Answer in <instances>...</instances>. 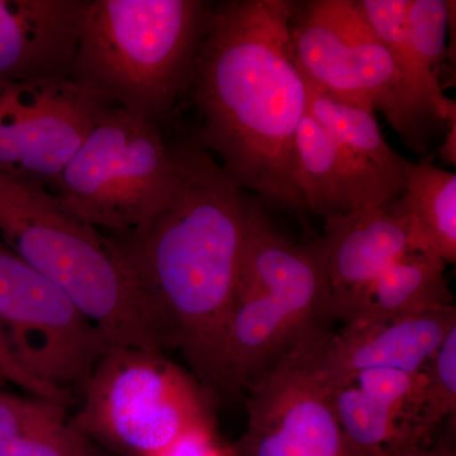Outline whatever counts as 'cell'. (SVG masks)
Returning <instances> with one entry per match:
<instances>
[{
	"label": "cell",
	"mask_w": 456,
	"mask_h": 456,
	"mask_svg": "<svg viewBox=\"0 0 456 456\" xmlns=\"http://www.w3.org/2000/svg\"><path fill=\"white\" fill-rule=\"evenodd\" d=\"M392 456H446L440 454V452H425L422 446H416V448H410L398 452V454Z\"/></svg>",
	"instance_id": "83f0119b"
},
{
	"label": "cell",
	"mask_w": 456,
	"mask_h": 456,
	"mask_svg": "<svg viewBox=\"0 0 456 456\" xmlns=\"http://www.w3.org/2000/svg\"><path fill=\"white\" fill-rule=\"evenodd\" d=\"M0 384H2V382H0Z\"/></svg>",
	"instance_id": "f1b7e54d"
},
{
	"label": "cell",
	"mask_w": 456,
	"mask_h": 456,
	"mask_svg": "<svg viewBox=\"0 0 456 456\" xmlns=\"http://www.w3.org/2000/svg\"><path fill=\"white\" fill-rule=\"evenodd\" d=\"M0 241L59 287L110 346L167 350L110 240L69 212L46 185L0 173Z\"/></svg>",
	"instance_id": "3957f363"
},
{
	"label": "cell",
	"mask_w": 456,
	"mask_h": 456,
	"mask_svg": "<svg viewBox=\"0 0 456 456\" xmlns=\"http://www.w3.org/2000/svg\"><path fill=\"white\" fill-rule=\"evenodd\" d=\"M314 245L329 281L330 317L344 323L375 281L413 250L397 200L326 217L325 233Z\"/></svg>",
	"instance_id": "7c38bea8"
},
{
	"label": "cell",
	"mask_w": 456,
	"mask_h": 456,
	"mask_svg": "<svg viewBox=\"0 0 456 456\" xmlns=\"http://www.w3.org/2000/svg\"><path fill=\"white\" fill-rule=\"evenodd\" d=\"M212 3L89 0L70 79L164 126L188 95Z\"/></svg>",
	"instance_id": "277c9868"
},
{
	"label": "cell",
	"mask_w": 456,
	"mask_h": 456,
	"mask_svg": "<svg viewBox=\"0 0 456 456\" xmlns=\"http://www.w3.org/2000/svg\"><path fill=\"white\" fill-rule=\"evenodd\" d=\"M410 0H356L369 25L383 41L407 83L436 112L444 125L456 116V102L432 84L408 41L406 16Z\"/></svg>",
	"instance_id": "44dd1931"
},
{
	"label": "cell",
	"mask_w": 456,
	"mask_h": 456,
	"mask_svg": "<svg viewBox=\"0 0 456 456\" xmlns=\"http://www.w3.org/2000/svg\"><path fill=\"white\" fill-rule=\"evenodd\" d=\"M426 377L419 435L422 443L456 413V326L450 330L443 344L424 369Z\"/></svg>",
	"instance_id": "603a6c76"
},
{
	"label": "cell",
	"mask_w": 456,
	"mask_h": 456,
	"mask_svg": "<svg viewBox=\"0 0 456 456\" xmlns=\"http://www.w3.org/2000/svg\"><path fill=\"white\" fill-rule=\"evenodd\" d=\"M66 408L0 391V456H97Z\"/></svg>",
	"instance_id": "ac0fdd59"
},
{
	"label": "cell",
	"mask_w": 456,
	"mask_h": 456,
	"mask_svg": "<svg viewBox=\"0 0 456 456\" xmlns=\"http://www.w3.org/2000/svg\"><path fill=\"white\" fill-rule=\"evenodd\" d=\"M289 32L305 84L341 103L379 110L408 149L428 156L445 125L404 79L356 0H294Z\"/></svg>",
	"instance_id": "5b68a950"
},
{
	"label": "cell",
	"mask_w": 456,
	"mask_h": 456,
	"mask_svg": "<svg viewBox=\"0 0 456 456\" xmlns=\"http://www.w3.org/2000/svg\"><path fill=\"white\" fill-rule=\"evenodd\" d=\"M307 86V112L351 159L399 197L406 184V159L384 139L373 113L341 103Z\"/></svg>",
	"instance_id": "d6986e66"
},
{
	"label": "cell",
	"mask_w": 456,
	"mask_h": 456,
	"mask_svg": "<svg viewBox=\"0 0 456 456\" xmlns=\"http://www.w3.org/2000/svg\"><path fill=\"white\" fill-rule=\"evenodd\" d=\"M241 456H354L298 345L251 384Z\"/></svg>",
	"instance_id": "30bf717a"
},
{
	"label": "cell",
	"mask_w": 456,
	"mask_h": 456,
	"mask_svg": "<svg viewBox=\"0 0 456 456\" xmlns=\"http://www.w3.org/2000/svg\"><path fill=\"white\" fill-rule=\"evenodd\" d=\"M413 250L456 261V174L434 164V156L406 164V184L397 198Z\"/></svg>",
	"instance_id": "e0dca14e"
},
{
	"label": "cell",
	"mask_w": 456,
	"mask_h": 456,
	"mask_svg": "<svg viewBox=\"0 0 456 456\" xmlns=\"http://www.w3.org/2000/svg\"><path fill=\"white\" fill-rule=\"evenodd\" d=\"M455 326L454 305L375 325L344 326L338 334L321 329L298 346L318 382L347 383L373 369L424 371Z\"/></svg>",
	"instance_id": "8fae6325"
},
{
	"label": "cell",
	"mask_w": 456,
	"mask_h": 456,
	"mask_svg": "<svg viewBox=\"0 0 456 456\" xmlns=\"http://www.w3.org/2000/svg\"><path fill=\"white\" fill-rule=\"evenodd\" d=\"M320 384L354 456H392L422 446L412 425L360 391L355 384Z\"/></svg>",
	"instance_id": "ffe728a7"
},
{
	"label": "cell",
	"mask_w": 456,
	"mask_h": 456,
	"mask_svg": "<svg viewBox=\"0 0 456 456\" xmlns=\"http://www.w3.org/2000/svg\"><path fill=\"white\" fill-rule=\"evenodd\" d=\"M248 294H265L308 325L331 320L329 281L316 245L290 241L251 198L237 298Z\"/></svg>",
	"instance_id": "4fadbf2b"
},
{
	"label": "cell",
	"mask_w": 456,
	"mask_h": 456,
	"mask_svg": "<svg viewBox=\"0 0 456 456\" xmlns=\"http://www.w3.org/2000/svg\"><path fill=\"white\" fill-rule=\"evenodd\" d=\"M425 380L424 371L410 373L398 369H373L356 375L350 382L355 384L369 397L379 402L412 425L422 443L419 435V419Z\"/></svg>",
	"instance_id": "cb8c5ba5"
},
{
	"label": "cell",
	"mask_w": 456,
	"mask_h": 456,
	"mask_svg": "<svg viewBox=\"0 0 456 456\" xmlns=\"http://www.w3.org/2000/svg\"><path fill=\"white\" fill-rule=\"evenodd\" d=\"M108 107L70 77L0 82V173L55 188Z\"/></svg>",
	"instance_id": "9c48e42d"
},
{
	"label": "cell",
	"mask_w": 456,
	"mask_h": 456,
	"mask_svg": "<svg viewBox=\"0 0 456 456\" xmlns=\"http://www.w3.org/2000/svg\"><path fill=\"white\" fill-rule=\"evenodd\" d=\"M178 176L176 142L164 126L110 106L57 179L69 212L108 235L150 220L167 203Z\"/></svg>",
	"instance_id": "8992f818"
},
{
	"label": "cell",
	"mask_w": 456,
	"mask_h": 456,
	"mask_svg": "<svg viewBox=\"0 0 456 456\" xmlns=\"http://www.w3.org/2000/svg\"><path fill=\"white\" fill-rule=\"evenodd\" d=\"M446 265L436 255L408 251L369 288L344 326L375 325L454 305Z\"/></svg>",
	"instance_id": "2e32d148"
},
{
	"label": "cell",
	"mask_w": 456,
	"mask_h": 456,
	"mask_svg": "<svg viewBox=\"0 0 456 456\" xmlns=\"http://www.w3.org/2000/svg\"><path fill=\"white\" fill-rule=\"evenodd\" d=\"M0 382L14 384L33 397L49 399L66 407L73 402V393L62 391L50 384L41 382L20 367L16 356L12 353L2 329H0Z\"/></svg>",
	"instance_id": "d4e9b609"
},
{
	"label": "cell",
	"mask_w": 456,
	"mask_h": 456,
	"mask_svg": "<svg viewBox=\"0 0 456 456\" xmlns=\"http://www.w3.org/2000/svg\"><path fill=\"white\" fill-rule=\"evenodd\" d=\"M444 137L441 145L437 149L441 160L448 167H455L456 165V116L452 117L445 123L443 132Z\"/></svg>",
	"instance_id": "4316f807"
},
{
	"label": "cell",
	"mask_w": 456,
	"mask_h": 456,
	"mask_svg": "<svg viewBox=\"0 0 456 456\" xmlns=\"http://www.w3.org/2000/svg\"><path fill=\"white\" fill-rule=\"evenodd\" d=\"M89 0H0V82L70 77Z\"/></svg>",
	"instance_id": "5bb4252c"
},
{
	"label": "cell",
	"mask_w": 456,
	"mask_h": 456,
	"mask_svg": "<svg viewBox=\"0 0 456 456\" xmlns=\"http://www.w3.org/2000/svg\"><path fill=\"white\" fill-rule=\"evenodd\" d=\"M149 456H228L221 448L213 425L200 426L180 436L167 448Z\"/></svg>",
	"instance_id": "484cf974"
},
{
	"label": "cell",
	"mask_w": 456,
	"mask_h": 456,
	"mask_svg": "<svg viewBox=\"0 0 456 456\" xmlns=\"http://www.w3.org/2000/svg\"><path fill=\"white\" fill-rule=\"evenodd\" d=\"M296 176L305 209L323 218L398 198L351 159L308 112L297 132Z\"/></svg>",
	"instance_id": "9a60e30c"
},
{
	"label": "cell",
	"mask_w": 456,
	"mask_h": 456,
	"mask_svg": "<svg viewBox=\"0 0 456 456\" xmlns=\"http://www.w3.org/2000/svg\"><path fill=\"white\" fill-rule=\"evenodd\" d=\"M173 193L139 227L107 235L131 273L167 349L209 392H226L224 347L235 310L248 196L193 140L176 142Z\"/></svg>",
	"instance_id": "6da1fadb"
},
{
	"label": "cell",
	"mask_w": 456,
	"mask_h": 456,
	"mask_svg": "<svg viewBox=\"0 0 456 456\" xmlns=\"http://www.w3.org/2000/svg\"><path fill=\"white\" fill-rule=\"evenodd\" d=\"M406 29L411 47L428 79L444 89L441 73L449 57V0H410Z\"/></svg>",
	"instance_id": "7402d4cb"
},
{
	"label": "cell",
	"mask_w": 456,
	"mask_h": 456,
	"mask_svg": "<svg viewBox=\"0 0 456 456\" xmlns=\"http://www.w3.org/2000/svg\"><path fill=\"white\" fill-rule=\"evenodd\" d=\"M0 329L27 373L71 393L83 388L110 346L59 287L2 241Z\"/></svg>",
	"instance_id": "ba28073f"
},
{
	"label": "cell",
	"mask_w": 456,
	"mask_h": 456,
	"mask_svg": "<svg viewBox=\"0 0 456 456\" xmlns=\"http://www.w3.org/2000/svg\"><path fill=\"white\" fill-rule=\"evenodd\" d=\"M82 391L75 426L127 454H155L188 431L213 425L208 389L164 351L110 346Z\"/></svg>",
	"instance_id": "52a82bcc"
},
{
	"label": "cell",
	"mask_w": 456,
	"mask_h": 456,
	"mask_svg": "<svg viewBox=\"0 0 456 456\" xmlns=\"http://www.w3.org/2000/svg\"><path fill=\"white\" fill-rule=\"evenodd\" d=\"M293 5L212 3L188 95L200 114L191 140L244 191L301 211L296 137L307 113V86L290 42Z\"/></svg>",
	"instance_id": "7a4b0ae2"
}]
</instances>
